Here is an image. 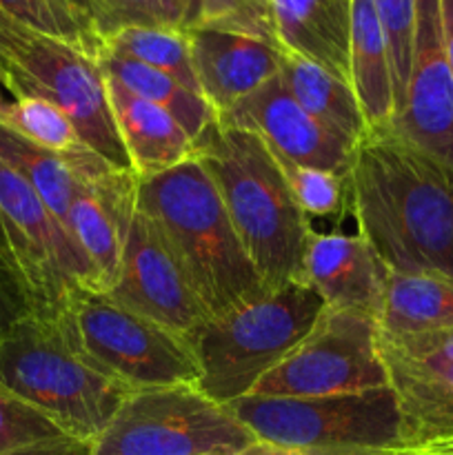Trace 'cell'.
I'll return each mask as SVG.
<instances>
[{
    "label": "cell",
    "instance_id": "obj_7",
    "mask_svg": "<svg viewBox=\"0 0 453 455\" xmlns=\"http://www.w3.org/2000/svg\"><path fill=\"white\" fill-rule=\"evenodd\" d=\"M226 407L258 440L309 455H371L409 444L391 387L315 398L251 394Z\"/></svg>",
    "mask_w": 453,
    "mask_h": 455
},
{
    "label": "cell",
    "instance_id": "obj_31",
    "mask_svg": "<svg viewBox=\"0 0 453 455\" xmlns=\"http://www.w3.org/2000/svg\"><path fill=\"white\" fill-rule=\"evenodd\" d=\"M373 7H376L382 31L386 36V44H389L395 87V114H398L402 109L409 71H411L417 0H373Z\"/></svg>",
    "mask_w": 453,
    "mask_h": 455
},
{
    "label": "cell",
    "instance_id": "obj_1",
    "mask_svg": "<svg viewBox=\"0 0 453 455\" xmlns=\"http://www.w3.org/2000/svg\"><path fill=\"white\" fill-rule=\"evenodd\" d=\"M346 204L386 269L453 278V176L389 124L355 145Z\"/></svg>",
    "mask_w": 453,
    "mask_h": 455
},
{
    "label": "cell",
    "instance_id": "obj_28",
    "mask_svg": "<svg viewBox=\"0 0 453 455\" xmlns=\"http://www.w3.org/2000/svg\"><path fill=\"white\" fill-rule=\"evenodd\" d=\"M3 124L53 154L71 156L89 149L80 142L71 120L40 96H16Z\"/></svg>",
    "mask_w": 453,
    "mask_h": 455
},
{
    "label": "cell",
    "instance_id": "obj_5",
    "mask_svg": "<svg viewBox=\"0 0 453 455\" xmlns=\"http://www.w3.org/2000/svg\"><path fill=\"white\" fill-rule=\"evenodd\" d=\"M0 382L84 443H93L133 394L84 363L38 314L0 331Z\"/></svg>",
    "mask_w": 453,
    "mask_h": 455
},
{
    "label": "cell",
    "instance_id": "obj_13",
    "mask_svg": "<svg viewBox=\"0 0 453 455\" xmlns=\"http://www.w3.org/2000/svg\"><path fill=\"white\" fill-rule=\"evenodd\" d=\"M386 124L453 176V71L444 49L440 0H417L407 93L402 109Z\"/></svg>",
    "mask_w": 453,
    "mask_h": 455
},
{
    "label": "cell",
    "instance_id": "obj_9",
    "mask_svg": "<svg viewBox=\"0 0 453 455\" xmlns=\"http://www.w3.org/2000/svg\"><path fill=\"white\" fill-rule=\"evenodd\" d=\"M3 74L13 96H40L53 102L71 120L84 147L114 169L131 172L115 127L105 71L96 56L29 29Z\"/></svg>",
    "mask_w": 453,
    "mask_h": 455
},
{
    "label": "cell",
    "instance_id": "obj_27",
    "mask_svg": "<svg viewBox=\"0 0 453 455\" xmlns=\"http://www.w3.org/2000/svg\"><path fill=\"white\" fill-rule=\"evenodd\" d=\"M0 9L29 29L65 40L96 58L102 49L96 27L62 0H0Z\"/></svg>",
    "mask_w": 453,
    "mask_h": 455
},
{
    "label": "cell",
    "instance_id": "obj_20",
    "mask_svg": "<svg viewBox=\"0 0 453 455\" xmlns=\"http://www.w3.org/2000/svg\"><path fill=\"white\" fill-rule=\"evenodd\" d=\"M107 87L120 142L136 178L158 176L195 158V140L169 111L133 96L111 78Z\"/></svg>",
    "mask_w": 453,
    "mask_h": 455
},
{
    "label": "cell",
    "instance_id": "obj_33",
    "mask_svg": "<svg viewBox=\"0 0 453 455\" xmlns=\"http://www.w3.org/2000/svg\"><path fill=\"white\" fill-rule=\"evenodd\" d=\"M96 7L102 40L124 27H164L158 0H96Z\"/></svg>",
    "mask_w": 453,
    "mask_h": 455
},
{
    "label": "cell",
    "instance_id": "obj_35",
    "mask_svg": "<svg viewBox=\"0 0 453 455\" xmlns=\"http://www.w3.org/2000/svg\"><path fill=\"white\" fill-rule=\"evenodd\" d=\"M34 314L16 267L0 253V331L12 327L25 315Z\"/></svg>",
    "mask_w": 453,
    "mask_h": 455
},
{
    "label": "cell",
    "instance_id": "obj_39",
    "mask_svg": "<svg viewBox=\"0 0 453 455\" xmlns=\"http://www.w3.org/2000/svg\"><path fill=\"white\" fill-rule=\"evenodd\" d=\"M235 455H309L306 451H300V449L284 447V444L269 443V440H253L251 444H247L244 449H240Z\"/></svg>",
    "mask_w": 453,
    "mask_h": 455
},
{
    "label": "cell",
    "instance_id": "obj_38",
    "mask_svg": "<svg viewBox=\"0 0 453 455\" xmlns=\"http://www.w3.org/2000/svg\"><path fill=\"white\" fill-rule=\"evenodd\" d=\"M91 444L93 443H84V440L71 438V435H62V438H56L52 443H44L40 447L18 455H91Z\"/></svg>",
    "mask_w": 453,
    "mask_h": 455
},
{
    "label": "cell",
    "instance_id": "obj_19",
    "mask_svg": "<svg viewBox=\"0 0 453 455\" xmlns=\"http://www.w3.org/2000/svg\"><path fill=\"white\" fill-rule=\"evenodd\" d=\"M269 9L282 53L305 58L349 83L351 0H269Z\"/></svg>",
    "mask_w": 453,
    "mask_h": 455
},
{
    "label": "cell",
    "instance_id": "obj_16",
    "mask_svg": "<svg viewBox=\"0 0 453 455\" xmlns=\"http://www.w3.org/2000/svg\"><path fill=\"white\" fill-rule=\"evenodd\" d=\"M187 38L200 93L218 116L280 74L282 49L266 40L203 25Z\"/></svg>",
    "mask_w": 453,
    "mask_h": 455
},
{
    "label": "cell",
    "instance_id": "obj_18",
    "mask_svg": "<svg viewBox=\"0 0 453 455\" xmlns=\"http://www.w3.org/2000/svg\"><path fill=\"white\" fill-rule=\"evenodd\" d=\"M380 354L398 400L407 443H453V363L413 360L382 345Z\"/></svg>",
    "mask_w": 453,
    "mask_h": 455
},
{
    "label": "cell",
    "instance_id": "obj_11",
    "mask_svg": "<svg viewBox=\"0 0 453 455\" xmlns=\"http://www.w3.org/2000/svg\"><path fill=\"white\" fill-rule=\"evenodd\" d=\"M0 225L9 256L22 280L31 309L53 315L76 287L100 291L91 267L69 231L49 212L29 182L0 160Z\"/></svg>",
    "mask_w": 453,
    "mask_h": 455
},
{
    "label": "cell",
    "instance_id": "obj_30",
    "mask_svg": "<svg viewBox=\"0 0 453 455\" xmlns=\"http://www.w3.org/2000/svg\"><path fill=\"white\" fill-rule=\"evenodd\" d=\"M67 435L52 418L0 382V455H18Z\"/></svg>",
    "mask_w": 453,
    "mask_h": 455
},
{
    "label": "cell",
    "instance_id": "obj_14",
    "mask_svg": "<svg viewBox=\"0 0 453 455\" xmlns=\"http://www.w3.org/2000/svg\"><path fill=\"white\" fill-rule=\"evenodd\" d=\"M220 123L256 133L274 154L305 167L324 169L342 178L351 169L355 147L311 116L289 93L280 74L220 114Z\"/></svg>",
    "mask_w": 453,
    "mask_h": 455
},
{
    "label": "cell",
    "instance_id": "obj_41",
    "mask_svg": "<svg viewBox=\"0 0 453 455\" xmlns=\"http://www.w3.org/2000/svg\"><path fill=\"white\" fill-rule=\"evenodd\" d=\"M440 13H442L444 49H447L449 65L453 71V0H440Z\"/></svg>",
    "mask_w": 453,
    "mask_h": 455
},
{
    "label": "cell",
    "instance_id": "obj_29",
    "mask_svg": "<svg viewBox=\"0 0 453 455\" xmlns=\"http://www.w3.org/2000/svg\"><path fill=\"white\" fill-rule=\"evenodd\" d=\"M289 191L306 218H331L346 207V178L274 154Z\"/></svg>",
    "mask_w": 453,
    "mask_h": 455
},
{
    "label": "cell",
    "instance_id": "obj_32",
    "mask_svg": "<svg viewBox=\"0 0 453 455\" xmlns=\"http://www.w3.org/2000/svg\"><path fill=\"white\" fill-rule=\"evenodd\" d=\"M200 25L253 36L278 47L269 0H203Z\"/></svg>",
    "mask_w": 453,
    "mask_h": 455
},
{
    "label": "cell",
    "instance_id": "obj_43",
    "mask_svg": "<svg viewBox=\"0 0 453 455\" xmlns=\"http://www.w3.org/2000/svg\"><path fill=\"white\" fill-rule=\"evenodd\" d=\"M0 253H3V256H7L9 260H12V256H9V249H7V238H4L3 225H0ZM12 265H13V262H12Z\"/></svg>",
    "mask_w": 453,
    "mask_h": 455
},
{
    "label": "cell",
    "instance_id": "obj_22",
    "mask_svg": "<svg viewBox=\"0 0 453 455\" xmlns=\"http://www.w3.org/2000/svg\"><path fill=\"white\" fill-rule=\"evenodd\" d=\"M378 329L391 336L453 329V278L389 271Z\"/></svg>",
    "mask_w": 453,
    "mask_h": 455
},
{
    "label": "cell",
    "instance_id": "obj_40",
    "mask_svg": "<svg viewBox=\"0 0 453 455\" xmlns=\"http://www.w3.org/2000/svg\"><path fill=\"white\" fill-rule=\"evenodd\" d=\"M453 449V443H438V444H407V447L386 449V451L371 453V455H447Z\"/></svg>",
    "mask_w": 453,
    "mask_h": 455
},
{
    "label": "cell",
    "instance_id": "obj_21",
    "mask_svg": "<svg viewBox=\"0 0 453 455\" xmlns=\"http://www.w3.org/2000/svg\"><path fill=\"white\" fill-rule=\"evenodd\" d=\"M349 83L369 127H382L393 118V69L373 0H351Z\"/></svg>",
    "mask_w": 453,
    "mask_h": 455
},
{
    "label": "cell",
    "instance_id": "obj_3",
    "mask_svg": "<svg viewBox=\"0 0 453 455\" xmlns=\"http://www.w3.org/2000/svg\"><path fill=\"white\" fill-rule=\"evenodd\" d=\"M138 209L160 231L211 318L266 293L198 158L138 178Z\"/></svg>",
    "mask_w": 453,
    "mask_h": 455
},
{
    "label": "cell",
    "instance_id": "obj_36",
    "mask_svg": "<svg viewBox=\"0 0 453 455\" xmlns=\"http://www.w3.org/2000/svg\"><path fill=\"white\" fill-rule=\"evenodd\" d=\"M164 27L178 31H191L200 25L203 16V0H158Z\"/></svg>",
    "mask_w": 453,
    "mask_h": 455
},
{
    "label": "cell",
    "instance_id": "obj_26",
    "mask_svg": "<svg viewBox=\"0 0 453 455\" xmlns=\"http://www.w3.org/2000/svg\"><path fill=\"white\" fill-rule=\"evenodd\" d=\"M102 47L133 58L147 67H154L176 78L191 92L200 93L194 62H191L189 38L185 31L171 29V27H124L102 40Z\"/></svg>",
    "mask_w": 453,
    "mask_h": 455
},
{
    "label": "cell",
    "instance_id": "obj_12",
    "mask_svg": "<svg viewBox=\"0 0 453 455\" xmlns=\"http://www.w3.org/2000/svg\"><path fill=\"white\" fill-rule=\"evenodd\" d=\"M107 293L124 309L180 336H189L211 318L169 244L138 207L124 240L118 280Z\"/></svg>",
    "mask_w": 453,
    "mask_h": 455
},
{
    "label": "cell",
    "instance_id": "obj_23",
    "mask_svg": "<svg viewBox=\"0 0 453 455\" xmlns=\"http://www.w3.org/2000/svg\"><path fill=\"white\" fill-rule=\"evenodd\" d=\"M98 62H100L107 78L120 83L133 96L169 111L185 127V132L194 138L195 145L220 120L218 111L200 93L191 92L176 78L154 69V67L142 65V62L111 52L107 47L98 52Z\"/></svg>",
    "mask_w": 453,
    "mask_h": 455
},
{
    "label": "cell",
    "instance_id": "obj_17",
    "mask_svg": "<svg viewBox=\"0 0 453 455\" xmlns=\"http://www.w3.org/2000/svg\"><path fill=\"white\" fill-rule=\"evenodd\" d=\"M385 262L360 234H311L302 283L309 284L331 309L380 318L386 287Z\"/></svg>",
    "mask_w": 453,
    "mask_h": 455
},
{
    "label": "cell",
    "instance_id": "obj_6",
    "mask_svg": "<svg viewBox=\"0 0 453 455\" xmlns=\"http://www.w3.org/2000/svg\"><path fill=\"white\" fill-rule=\"evenodd\" d=\"M49 320L84 363L127 389L198 385L189 338L124 309L109 293L71 289Z\"/></svg>",
    "mask_w": 453,
    "mask_h": 455
},
{
    "label": "cell",
    "instance_id": "obj_44",
    "mask_svg": "<svg viewBox=\"0 0 453 455\" xmlns=\"http://www.w3.org/2000/svg\"><path fill=\"white\" fill-rule=\"evenodd\" d=\"M447 455H453V449H451V451H449V453H447Z\"/></svg>",
    "mask_w": 453,
    "mask_h": 455
},
{
    "label": "cell",
    "instance_id": "obj_24",
    "mask_svg": "<svg viewBox=\"0 0 453 455\" xmlns=\"http://www.w3.org/2000/svg\"><path fill=\"white\" fill-rule=\"evenodd\" d=\"M280 78L293 98L331 132L358 145L369 132L360 102L349 83L300 56L282 53Z\"/></svg>",
    "mask_w": 453,
    "mask_h": 455
},
{
    "label": "cell",
    "instance_id": "obj_25",
    "mask_svg": "<svg viewBox=\"0 0 453 455\" xmlns=\"http://www.w3.org/2000/svg\"><path fill=\"white\" fill-rule=\"evenodd\" d=\"M0 160L29 182L31 189L67 229V216L80 185L69 158L27 140L0 123Z\"/></svg>",
    "mask_w": 453,
    "mask_h": 455
},
{
    "label": "cell",
    "instance_id": "obj_34",
    "mask_svg": "<svg viewBox=\"0 0 453 455\" xmlns=\"http://www.w3.org/2000/svg\"><path fill=\"white\" fill-rule=\"evenodd\" d=\"M378 342L386 347V349L413 360L453 363V329L429 333H409V336H391V333L378 331Z\"/></svg>",
    "mask_w": 453,
    "mask_h": 455
},
{
    "label": "cell",
    "instance_id": "obj_2",
    "mask_svg": "<svg viewBox=\"0 0 453 455\" xmlns=\"http://www.w3.org/2000/svg\"><path fill=\"white\" fill-rule=\"evenodd\" d=\"M195 158L216 182L235 235L266 291L302 283L314 229L266 142L218 120L195 145Z\"/></svg>",
    "mask_w": 453,
    "mask_h": 455
},
{
    "label": "cell",
    "instance_id": "obj_4",
    "mask_svg": "<svg viewBox=\"0 0 453 455\" xmlns=\"http://www.w3.org/2000/svg\"><path fill=\"white\" fill-rule=\"evenodd\" d=\"M324 300L305 283H291L204 320L189 333L198 363V389L218 404L251 395L311 331Z\"/></svg>",
    "mask_w": 453,
    "mask_h": 455
},
{
    "label": "cell",
    "instance_id": "obj_10",
    "mask_svg": "<svg viewBox=\"0 0 453 455\" xmlns=\"http://www.w3.org/2000/svg\"><path fill=\"white\" fill-rule=\"evenodd\" d=\"M378 331L371 315L324 307L311 331L258 382L253 395L315 398L389 387Z\"/></svg>",
    "mask_w": 453,
    "mask_h": 455
},
{
    "label": "cell",
    "instance_id": "obj_37",
    "mask_svg": "<svg viewBox=\"0 0 453 455\" xmlns=\"http://www.w3.org/2000/svg\"><path fill=\"white\" fill-rule=\"evenodd\" d=\"M27 31H29V27H25L0 9V69L7 65L9 56H12L13 49L18 47V43H20Z\"/></svg>",
    "mask_w": 453,
    "mask_h": 455
},
{
    "label": "cell",
    "instance_id": "obj_42",
    "mask_svg": "<svg viewBox=\"0 0 453 455\" xmlns=\"http://www.w3.org/2000/svg\"><path fill=\"white\" fill-rule=\"evenodd\" d=\"M13 100H16V96L9 92L7 83H4V74H3V69H0V123H4L9 109H12Z\"/></svg>",
    "mask_w": 453,
    "mask_h": 455
},
{
    "label": "cell",
    "instance_id": "obj_15",
    "mask_svg": "<svg viewBox=\"0 0 453 455\" xmlns=\"http://www.w3.org/2000/svg\"><path fill=\"white\" fill-rule=\"evenodd\" d=\"M136 207L138 178L133 172L105 169L80 178L67 216V231L91 267L98 289L105 293L118 280Z\"/></svg>",
    "mask_w": 453,
    "mask_h": 455
},
{
    "label": "cell",
    "instance_id": "obj_8",
    "mask_svg": "<svg viewBox=\"0 0 453 455\" xmlns=\"http://www.w3.org/2000/svg\"><path fill=\"white\" fill-rule=\"evenodd\" d=\"M256 435L194 385L138 389L93 440L91 455H235Z\"/></svg>",
    "mask_w": 453,
    "mask_h": 455
}]
</instances>
